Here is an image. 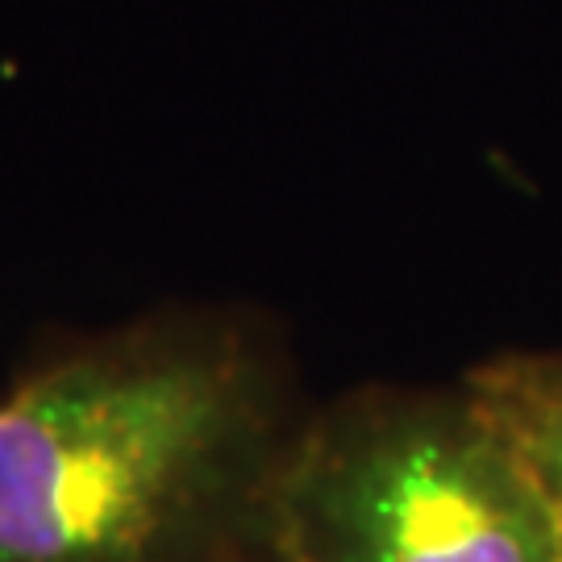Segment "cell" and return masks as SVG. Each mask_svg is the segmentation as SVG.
Masks as SVG:
<instances>
[{
    "label": "cell",
    "instance_id": "4",
    "mask_svg": "<svg viewBox=\"0 0 562 562\" xmlns=\"http://www.w3.org/2000/svg\"><path fill=\"white\" fill-rule=\"evenodd\" d=\"M234 562H292L288 554H283V546L276 542V533H267L262 542H255L250 550H241Z\"/></svg>",
    "mask_w": 562,
    "mask_h": 562
},
{
    "label": "cell",
    "instance_id": "3",
    "mask_svg": "<svg viewBox=\"0 0 562 562\" xmlns=\"http://www.w3.org/2000/svg\"><path fill=\"white\" fill-rule=\"evenodd\" d=\"M462 383L521 454L562 550V350H508L475 362Z\"/></svg>",
    "mask_w": 562,
    "mask_h": 562
},
{
    "label": "cell",
    "instance_id": "1",
    "mask_svg": "<svg viewBox=\"0 0 562 562\" xmlns=\"http://www.w3.org/2000/svg\"><path fill=\"white\" fill-rule=\"evenodd\" d=\"M308 408L259 313H150L0 401V562H234Z\"/></svg>",
    "mask_w": 562,
    "mask_h": 562
},
{
    "label": "cell",
    "instance_id": "2",
    "mask_svg": "<svg viewBox=\"0 0 562 562\" xmlns=\"http://www.w3.org/2000/svg\"><path fill=\"white\" fill-rule=\"evenodd\" d=\"M271 533L292 562H562L538 483L467 383H367L308 408Z\"/></svg>",
    "mask_w": 562,
    "mask_h": 562
}]
</instances>
